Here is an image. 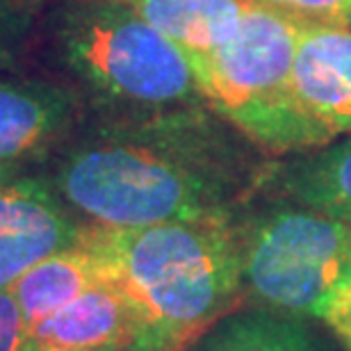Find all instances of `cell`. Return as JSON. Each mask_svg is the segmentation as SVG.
Returning a JSON list of instances; mask_svg holds the SVG:
<instances>
[{
  "mask_svg": "<svg viewBox=\"0 0 351 351\" xmlns=\"http://www.w3.org/2000/svg\"><path fill=\"white\" fill-rule=\"evenodd\" d=\"M139 335H146L142 317L110 283L82 292L62 311L27 328L30 340L69 351L125 347Z\"/></svg>",
  "mask_w": 351,
  "mask_h": 351,
  "instance_id": "obj_10",
  "label": "cell"
},
{
  "mask_svg": "<svg viewBox=\"0 0 351 351\" xmlns=\"http://www.w3.org/2000/svg\"><path fill=\"white\" fill-rule=\"evenodd\" d=\"M39 37L69 89L98 112L206 105L187 55L125 0H60Z\"/></svg>",
  "mask_w": 351,
  "mask_h": 351,
  "instance_id": "obj_3",
  "label": "cell"
},
{
  "mask_svg": "<svg viewBox=\"0 0 351 351\" xmlns=\"http://www.w3.org/2000/svg\"><path fill=\"white\" fill-rule=\"evenodd\" d=\"M187 351H328L308 322L254 308L228 313Z\"/></svg>",
  "mask_w": 351,
  "mask_h": 351,
  "instance_id": "obj_13",
  "label": "cell"
},
{
  "mask_svg": "<svg viewBox=\"0 0 351 351\" xmlns=\"http://www.w3.org/2000/svg\"><path fill=\"white\" fill-rule=\"evenodd\" d=\"M121 347H108V349H96V351H119ZM21 351H69V349H60V347H51V345H44V342H34L27 338L25 347Z\"/></svg>",
  "mask_w": 351,
  "mask_h": 351,
  "instance_id": "obj_19",
  "label": "cell"
},
{
  "mask_svg": "<svg viewBox=\"0 0 351 351\" xmlns=\"http://www.w3.org/2000/svg\"><path fill=\"white\" fill-rule=\"evenodd\" d=\"M85 228L46 173L0 165V290L44 258L78 244Z\"/></svg>",
  "mask_w": 351,
  "mask_h": 351,
  "instance_id": "obj_6",
  "label": "cell"
},
{
  "mask_svg": "<svg viewBox=\"0 0 351 351\" xmlns=\"http://www.w3.org/2000/svg\"><path fill=\"white\" fill-rule=\"evenodd\" d=\"M101 283H105L101 261L85 240H80L73 247L58 251L30 267L10 290L16 297L30 328Z\"/></svg>",
  "mask_w": 351,
  "mask_h": 351,
  "instance_id": "obj_12",
  "label": "cell"
},
{
  "mask_svg": "<svg viewBox=\"0 0 351 351\" xmlns=\"http://www.w3.org/2000/svg\"><path fill=\"white\" fill-rule=\"evenodd\" d=\"M301 25L251 5L219 51L192 62L203 101L263 156H294L335 139L301 103L294 55Z\"/></svg>",
  "mask_w": 351,
  "mask_h": 351,
  "instance_id": "obj_4",
  "label": "cell"
},
{
  "mask_svg": "<svg viewBox=\"0 0 351 351\" xmlns=\"http://www.w3.org/2000/svg\"><path fill=\"white\" fill-rule=\"evenodd\" d=\"M294 21L297 25L351 27V0H247Z\"/></svg>",
  "mask_w": 351,
  "mask_h": 351,
  "instance_id": "obj_14",
  "label": "cell"
},
{
  "mask_svg": "<svg viewBox=\"0 0 351 351\" xmlns=\"http://www.w3.org/2000/svg\"><path fill=\"white\" fill-rule=\"evenodd\" d=\"M34 3H39V0H21V5H23L25 10H27V7H30V5H34Z\"/></svg>",
  "mask_w": 351,
  "mask_h": 351,
  "instance_id": "obj_21",
  "label": "cell"
},
{
  "mask_svg": "<svg viewBox=\"0 0 351 351\" xmlns=\"http://www.w3.org/2000/svg\"><path fill=\"white\" fill-rule=\"evenodd\" d=\"M256 194L351 223V137L265 165Z\"/></svg>",
  "mask_w": 351,
  "mask_h": 351,
  "instance_id": "obj_9",
  "label": "cell"
},
{
  "mask_svg": "<svg viewBox=\"0 0 351 351\" xmlns=\"http://www.w3.org/2000/svg\"><path fill=\"white\" fill-rule=\"evenodd\" d=\"M235 217L135 228L87 223L82 240L105 283L135 306L146 335L189 349L244 301Z\"/></svg>",
  "mask_w": 351,
  "mask_h": 351,
  "instance_id": "obj_2",
  "label": "cell"
},
{
  "mask_svg": "<svg viewBox=\"0 0 351 351\" xmlns=\"http://www.w3.org/2000/svg\"><path fill=\"white\" fill-rule=\"evenodd\" d=\"M119 351H187L178 345H171V342H165L160 338H153V335H139L132 342H128L125 347Z\"/></svg>",
  "mask_w": 351,
  "mask_h": 351,
  "instance_id": "obj_18",
  "label": "cell"
},
{
  "mask_svg": "<svg viewBox=\"0 0 351 351\" xmlns=\"http://www.w3.org/2000/svg\"><path fill=\"white\" fill-rule=\"evenodd\" d=\"M294 85L306 110L333 137L351 135V27L301 25Z\"/></svg>",
  "mask_w": 351,
  "mask_h": 351,
  "instance_id": "obj_8",
  "label": "cell"
},
{
  "mask_svg": "<svg viewBox=\"0 0 351 351\" xmlns=\"http://www.w3.org/2000/svg\"><path fill=\"white\" fill-rule=\"evenodd\" d=\"M139 16L171 39L189 62H199L235 37L247 0H125Z\"/></svg>",
  "mask_w": 351,
  "mask_h": 351,
  "instance_id": "obj_11",
  "label": "cell"
},
{
  "mask_svg": "<svg viewBox=\"0 0 351 351\" xmlns=\"http://www.w3.org/2000/svg\"><path fill=\"white\" fill-rule=\"evenodd\" d=\"M347 290H351V258H349V276H347ZM345 290V292H347Z\"/></svg>",
  "mask_w": 351,
  "mask_h": 351,
  "instance_id": "obj_20",
  "label": "cell"
},
{
  "mask_svg": "<svg viewBox=\"0 0 351 351\" xmlns=\"http://www.w3.org/2000/svg\"><path fill=\"white\" fill-rule=\"evenodd\" d=\"M242 294L263 311L324 322L347 290L351 223L256 194L237 210Z\"/></svg>",
  "mask_w": 351,
  "mask_h": 351,
  "instance_id": "obj_5",
  "label": "cell"
},
{
  "mask_svg": "<svg viewBox=\"0 0 351 351\" xmlns=\"http://www.w3.org/2000/svg\"><path fill=\"white\" fill-rule=\"evenodd\" d=\"M75 91L51 80H0V165H19L71 132Z\"/></svg>",
  "mask_w": 351,
  "mask_h": 351,
  "instance_id": "obj_7",
  "label": "cell"
},
{
  "mask_svg": "<svg viewBox=\"0 0 351 351\" xmlns=\"http://www.w3.org/2000/svg\"><path fill=\"white\" fill-rule=\"evenodd\" d=\"M27 27V10L21 0H0V66H14L23 51Z\"/></svg>",
  "mask_w": 351,
  "mask_h": 351,
  "instance_id": "obj_15",
  "label": "cell"
},
{
  "mask_svg": "<svg viewBox=\"0 0 351 351\" xmlns=\"http://www.w3.org/2000/svg\"><path fill=\"white\" fill-rule=\"evenodd\" d=\"M324 324L335 333L340 345L351 351V290H347L328 311Z\"/></svg>",
  "mask_w": 351,
  "mask_h": 351,
  "instance_id": "obj_17",
  "label": "cell"
},
{
  "mask_svg": "<svg viewBox=\"0 0 351 351\" xmlns=\"http://www.w3.org/2000/svg\"><path fill=\"white\" fill-rule=\"evenodd\" d=\"M263 153L208 105L98 112L69 132L48 180L94 226L233 217L254 199Z\"/></svg>",
  "mask_w": 351,
  "mask_h": 351,
  "instance_id": "obj_1",
  "label": "cell"
},
{
  "mask_svg": "<svg viewBox=\"0 0 351 351\" xmlns=\"http://www.w3.org/2000/svg\"><path fill=\"white\" fill-rule=\"evenodd\" d=\"M27 342V322L10 287L0 290V351H21Z\"/></svg>",
  "mask_w": 351,
  "mask_h": 351,
  "instance_id": "obj_16",
  "label": "cell"
}]
</instances>
